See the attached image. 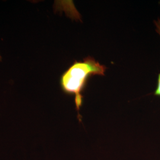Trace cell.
<instances>
[{"instance_id":"obj_1","label":"cell","mask_w":160,"mask_h":160,"mask_svg":"<svg viewBox=\"0 0 160 160\" xmlns=\"http://www.w3.org/2000/svg\"><path fill=\"white\" fill-rule=\"evenodd\" d=\"M106 67L100 64L94 58L87 57L83 61H75L60 78V86L62 92L74 96L76 109L79 111L83 104L82 92L90 78L94 75H104Z\"/></svg>"},{"instance_id":"obj_2","label":"cell","mask_w":160,"mask_h":160,"mask_svg":"<svg viewBox=\"0 0 160 160\" xmlns=\"http://www.w3.org/2000/svg\"><path fill=\"white\" fill-rule=\"evenodd\" d=\"M154 24L156 27V31L158 33V34L160 36V18H158L157 20L154 21ZM155 96L160 97V73L158 76V80H157V86L156 87V89L155 90Z\"/></svg>"},{"instance_id":"obj_3","label":"cell","mask_w":160,"mask_h":160,"mask_svg":"<svg viewBox=\"0 0 160 160\" xmlns=\"http://www.w3.org/2000/svg\"><path fill=\"white\" fill-rule=\"evenodd\" d=\"M0 61H1V55H0Z\"/></svg>"}]
</instances>
